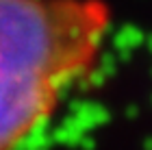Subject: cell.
I'll return each mask as SVG.
<instances>
[{
	"label": "cell",
	"mask_w": 152,
	"mask_h": 150,
	"mask_svg": "<svg viewBox=\"0 0 152 150\" xmlns=\"http://www.w3.org/2000/svg\"><path fill=\"white\" fill-rule=\"evenodd\" d=\"M107 0H0V150H15L98 65Z\"/></svg>",
	"instance_id": "1"
}]
</instances>
